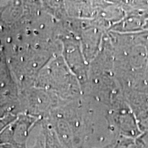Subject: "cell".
Returning a JSON list of instances; mask_svg holds the SVG:
<instances>
[{
	"label": "cell",
	"mask_w": 148,
	"mask_h": 148,
	"mask_svg": "<svg viewBox=\"0 0 148 148\" xmlns=\"http://www.w3.org/2000/svg\"><path fill=\"white\" fill-rule=\"evenodd\" d=\"M107 108L111 122L119 136L136 139L139 136L141 132L124 97Z\"/></svg>",
	"instance_id": "cell-1"
},
{
	"label": "cell",
	"mask_w": 148,
	"mask_h": 148,
	"mask_svg": "<svg viewBox=\"0 0 148 148\" xmlns=\"http://www.w3.org/2000/svg\"><path fill=\"white\" fill-rule=\"evenodd\" d=\"M135 143L138 148H148V130L140 133L135 139Z\"/></svg>",
	"instance_id": "cell-2"
}]
</instances>
